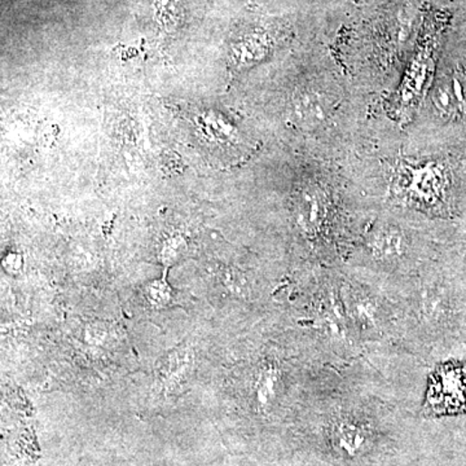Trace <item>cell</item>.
Here are the masks:
<instances>
[{"instance_id":"obj_7","label":"cell","mask_w":466,"mask_h":466,"mask_svg":"<svg viewBox=\"0 0 466 466\" xmlns=\"http://www.w3.org/2000/svg\"><path fill=\"white\" fill-rule=\"evenodd\" d=\"M369 252L381 263H396L408 251V239L401 228L395 225H383L369 237Z\"/></svg>"},{"instance_id":"obj_9","label":"cell","mask_w":466,"mask_h":466,"mask_svg":"<svg viewBox=\"0 0 466 466\" xmlns=\"http://www.w3.org/2000/svg\"><path fill=\"white\" fill-rule=\"evenodd\" d=\"M433 103L442 116L455 117L456 114L462 113L446 75L435 86L434 92H433Z\"/></svg>"},{"instance_id":"obj_4","label":"cell","mask_w":466,"mask_h":466,"mask_svg":"<svg viewBox=\"0 0 466 466\" xmlns=\"http://www.w3.org/2000/svg\"><path fill=\"white\" fill-rule=\"evenodd\" d=\"M412 309L420 326L430 332L443 329L452 319V306L446 290L438 288L417 290Z\"/></svg>"},{"instance_id":"obj_6","label":"cell","mask_w":466,"mask_h":466,"mask_svg":"<svg viewBox=\"0 0 466 466\" xmlns=\"http://www.w3.org/2000/svg\"><path fill=\"white\" fill-rule=\"evenodd\" d=\"M330 204L320 189L303 192L297 205V223L311 239H320L329 225Z\"/></svg>"},{"instance_id":"obj_3","label":"cell","mask_w":466,"mask_h":466,"mask_svg":"<svg viewBox=\"0 0 466 466\" xmlns=\"http://www.w3.org/2000/svg\"><path fill=\"white\" fill-rule=\"evenodd\" d=\"M402 182V189L410 203L425 209L442 205L446 196L447 180L441 167L408 168Z\"/></svg>"},{"instance_id":"obj_2","label":"cell","mask_w":466,"mask_h":466,"mask_svg":"<svg viewBox=\"0 0 466 466\" xmlns=\"http://www.w3.org/2000/svg\"><path fill=\"white\" fill-rule=\"evenodd\" d=\"M423 411L430 414L466 412V364L437 366L429 377Z\"/></svg>"},{"instance_id":"obj_8","label":"cell","mask_w":466,"mask_h":466,"mask_svg":"<svg viewBox=\"0 0 466 466\" xmlns=\"http://www.w3.org/2000/svg\"><path fill=\"white\" fill-rule=\"evenodd\" d=\"M299 113L302 121L318 125L327 117V103L320 93L308 92L299 103Z\"/></svg>"},{"instance_id":"obj_10","label":"cell","mask_w":466,"mask_h":466,"mask_svg":"<svg viewBox=\"0 0 466 466\" xmlns=\"http://www.w3.org/2000/svg\"><path fill=\"white\" fill-rule=\"evenodd\" d=\"M280 384L281 381H280L278 369L272 368V366L262 369L257 383H255V394H257L258 401L262 403V405H266L278 395Z\"/></svg>"},{"instance_id":"obj_1","label":"cell","mask_w":466,"mask_h":466,"mask_svg":"<svg viewBox=\"0 0 466 466\" xmlns=\"http://www.w3.org/2000/svg\"><path fill=\"white\" fill-rule=\"evenodd\" d=\"M339 294L355 338L377 339L384 336L389 327L390 311L377 294L355 284L342 285Z\"/></svg>"},{"instance_id":"obj_11","label":"cell","mask_w":466,"mask_h":466,"mask_svg":"<svg viewBox=\"0 0 466 466\" xmlns=\"http://www.w3.org/2000/svg\"><path fill=\"white\" fill-rule=\"evenodd\" d=\"M263 39L258 37H252L243 42L237 47L236 57L237 62L242 65H252L258 60L263 59L266 55V44L263 43Z\"/></svg>"},{"instance_id":"obj_5","label":"cell","mask_w":466,"mask_h":466,"mask_svg":"<svg viewBox=\"0 0 466 466\" xmlns=\"http://www.w3.org/2000/svg\"><path fill=\"white\" fill-rule=\"evenodd\" d=\"M329 441L338 455L359 456L371 444L372 430L363 421L342 417L330 426Z\"/></svg>"}]
</instances>
